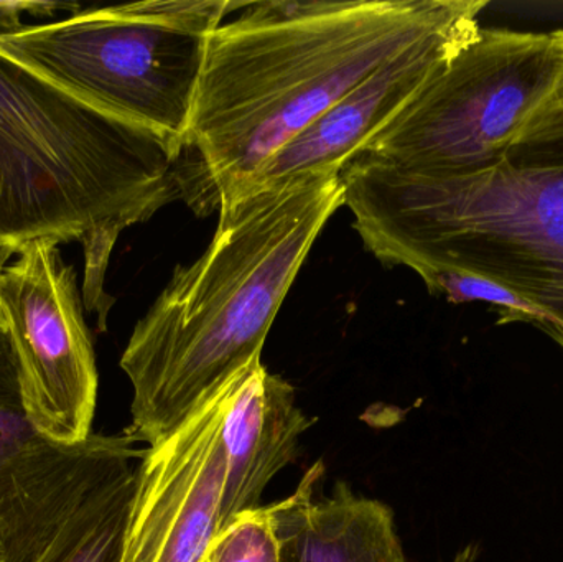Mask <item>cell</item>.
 Listing matches in <instances>:
<instances>
[{
  "label": "cell",
  "instance_id": "obj_17",
  "mask_svg": "<svg viewBox=\"0 0 563 562\" xmlns=\"http://www.w3.org/2000/svg\"><path fill=\"white\" fill-rule=\"evenodd\" d=\"M63 10H71L78 12L79 5L75 3L59 2H0V35L7 33L19 32L25 26L23 16H43L49 19Z\"/></svg>",
  "mask_w": 563,
  "mask_h": 562
},
{
  "label": "cell",
  "instance_id": "obj_9",
  "mask_svg": "<svg viewBox=\"0 0 563 562\" xmlns=\"http://www.w3.org/2000/svg\"><path fill=\"white\" fill-rule=\"evenodd\" d=\"M234 379L145 449L119 562H205L220 533L223 426Z\"/></svg>",
  "mask_w": 563,
  "mask_h": 562
},
{
  "label": "cell",
  "instance_id": "obj_12",
  "mask_svg": "<svg viewBox=\"0 0 563 562\" xmlns=\"http://www.w3.org/2000/svg\"><path fill=\"white\" fill-rule=\"evenodd\" d=\"M323 474L317 462L294 494L266 507L282 562H407L393 510L344 482L318 495Z\"/></svg>",
  "mask_w": 563,
  "mask_h": 562
},
{
  "label": "cell",
  "instance_id": "obj_10",
  "mask_svg": "<svg viewBox=\"0 0 563 562\" xmlns=\"http://www.w3.org/2000/svg\"><path fill=\"white\" fill-rule=\"evenodd\" d=\"M479 29V16H470L384 63L277 151L238 198L305 175L340 174L363 145L478 35Z\"/></svg>",
  "mask_w": 563,
  "mask_h": 562
},
{
  "label": "cell",
  "instance_id": "obj_14",
  "mask_svg": "<svg viewBox=\"0 0 563 562\" xmlns=\"http://www.w3.org/2000/svg\"><path fill=\"white\" fill-rule=\"evenodd\" d=\"M42 441L46 439L33 429L26 415L19 363L12 340L0 319V472Z\"/></svg>",
  "mask_w": 563,
  "mask_h": 562
},
{
  "label": "cell",
  "instance_id": "obj_3",
  "mask_svg": "<svg viewBox=\"0 0 563 562\" xmlns=\"http://www.w3.org/2000/svg\"><path fill=\"white\" fill-rule=\"evenodd\" d=\"M207 210L197 155L184 142L79 101L0 56V253L30 241L78 243L82 302L108 327L111 254L122 231L172 201Z\"/></svg>",
  "mask_w": 563,
  "mask_h": 562
},
{
  "label": "cell",
  "instance_id": "obj_19",
  "mask_svg": "<svg viewBox=\"0 0 563 562\" xmlns=\"http://www.w3.org/2000/svg\"><path fill=\"white\" fill-rule=\"evenodd\" d=\"M5 261H3L2 253H0V271H2V267L5 266Z\"/></svg>",
  "mask_w": 563,
  "mask_h": 562
},
{
  "label": "cell",
  "instance_id": "obj_4",
  "mask_svg": "<svg viewBox=\"0 0 563 562\" xmlns=\"http://www.w3.org/2000/svg\"><path fill=\"white\" fill-rule=\"evenodd\" d=\"M344 205L384 266L475 274L551 313L563 332V167L503 162L456 177L407 174L357 154Z\"/></svg>",
  "mask_w": 563,
  "mask_h": 562
},
{
  "label": "cell",
  "instance_id": "obj_7",
  "mask_svg": "<svg viewBox=\"0 0 563 562\" xmlns=\"http://www.w3.org/2000/svg\"><path fill=\"white\" fill-rule=\"evenodd\" d=\"M145 449L42 441L0 472V562H119Z\"/></svg>",
  "mask_w": 563,
  "mask_h": 562
},
{
  "label": "cell",
  "instance_id": "obj_18",
  "mask_svg": "<svg viewBox=\"0 0 563 562\" xmlns=\"http://www.w3.org/2000/svg\"><path fill=\"white\" fill-rule=\"evenodd\" d=\"M476 560V548L475 547H468L465 548V550L460 551L459 554H456L455 560L452 562H475Z\"/></svg>",
  "mask_w": 563,
  "mask_h": 562
},
{
  "label": "cell",
  "instance_id": "obj_6",
  "mask_svg": "<svg viewBox=\"0 0 563 562\" xmlns=\"http://www.w3.org/2000/svg\"><path fill=\"white\" fill-rule=\"evenodd\" d=\"M562 65V29L482 26L360 154L426 177L496 167L511 158L529 119L554 89Z\"/></svg>",
  "mask_w": 563,
  "mask_h": 562
},
{
  "label": "cell",
  "instance_id": "obj_15",
  "mask_svg": "<svg viewBox=\"0 0 563 562\" xmlns=\"http://www.w3.org/2000/svg\"><path fill=\"white\" fill-rule=\"evenodd\" d=\"M205 562H282L279 540L266 507L234 518L217 535Z\"/></svg>",
  "mask_w": 563,
  "mask_h": 562
},
{
  "label": "cell",
  "instance_id": "obj_1",
  "mask_svg": "<svg viewBox=\"0 0 563 562\" xmlns=\"http://www.w3.org/2000/svg\"><path fill=\"white\" fill-rule=\"evenodd\" d=\"M485 0H350L244 3L208 40L191 112L214 207L334 102L413 43L470 16Z\"/></svg>",
  "mask_w": 563,
  "mask_h": 562
},
{
  "label": "cell",
  "instance_id": "obj_5",
  "mask_svg": "<svg viewBox=\"0 0 563 562\" xmlns=\"http://www.w3.org/2000/svg\"><path fill=\"white\" fill-rule=\"evenodd\" d=\"M244 3L91 7L0 35V56L106 114L188 145L208 40Z\"/></svg>",
  "mask_w": 563,
  "mask_h": 562
},
{
  "label": "cell",
  "instance_id": "obj_8",
  "mask_svg": "<svg viewBox=\"0 0 563 562\" xmlns=\"http://www.w3.org/2000/svg\"><path fill=\"white\" fill-rule=\"evenodd\" d=\"M0 319L12 340L33 429L55 444L86 441L98 368L78 277L59 244L30 241L2 267Z\"/></svg>",
  "mask_w": 563,
  "mask_h": 562
},
{
  "label": "cell",
  "instance_id": "obj_11",
  "mask_svg": "<svg viewBox=\"0 0 563 562\" xmlns=\"http://www.w3.org/2000/svg\"><path fill=\"white\" fill-rule=\"evenodd\" d=\"M314 421L298 408L294 386L261 360L236 376L223 426L227 478L220 531L261 508L267 485L294 461L300 436Z\"/></svg>",
  "mask_w": 563,
  "mask_h": 562
},
{
  "label": "cell",
  "instance_id": "obj_16",
  "mask_svg": "<svg viewBox=\"0 0 563 562\" xmlns=\"http://www.w3.org/2000/svg\"><path fill=\"white\" fill-rule=\"evenodd\" d=\"M509 161L534 167H563V65L554 89L529 119Z\"/></svg>",
  "mask_w": 563,
  "mask_h": 562
},
{
  "label": "cell",
  "instance_id": "obj_13",
  "mask_svg": "<svg viewBox=\"0 0 563 562\" xmlns=\"http://www.w3.org/2000/svg\"><path fill=\"white\" fill-rule=\"evenodd\" d=\"M422 280L430 294L445 296L449 302H483L496 307L503 317L499 323H534L549 333L558 329V322L551 313L495 280L456 271H437Z\"/></svg>",
  "mask_w": 563,
  "mask_h": 562
},
{
  "label": "cell",
  "instance_id": "obj_2",
  "mask_svg": "<svg viewBox=\"0 0 563 562\" xmlns=\"http://www.w3.org/2000/svg\"><path fill=\"white\" fill-rule=\"evenodd\" d=\"M344 205L340 174L305 175L220 207L210 246L178 266L122 353L125 436L157 444L261 360L318 234Z\"/></svg>",
  "mask_w": 563,
  "mask_h": 562
}]
</instances>
